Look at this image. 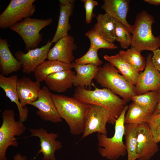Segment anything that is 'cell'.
I'll return each mask as SVG.
<instances>
[{
  "instance_id": "1f68e13d",
  "label": "cell",
  "mask_w": 160,
  "mask_h": 160,
  "mask_svg": "<svg viewBox=\"0 0 160 160\" xmlns=\"http://www.w3.org/2000/svg\"><path fill=\"white\" fill-rule=\"evenodd\" d=\"M97 51L90 45L87 52L81 57L76 59L74 62L79 65L92 64L98 67L103 62L98 57Z\"/></svg>"
},
{
  "instance_id": "52a82bcc",
  "label": "cell",
  "mask_w": 160,
  "mask_h": 160,
  "mask_svg": "<svg viewBox=\"0 0 160 160\" xmlns=\"http://www.w3.org/2000/svg\"><path fill=\"white\" fill-rule=\"evenodd\" d=\"M52 18L40 19L27 17L10 28V30L17 33L23 39L25 49L28 51L35 48L41 41L42 34L40 31L52 22Z\"/></svg>"
},
{
  "instance_id": "7402d4cb",
  "label": "cell",
  "mask_w": 160,
  "mask_h": 160,
  "mask_svg": "<svg viewBox=\"0 0 160 160\" xmlns=\"http://www.w3.org/2000/svg\"><path fill=\"white\" fill-rule=\"evenodd\" d=\"M72 64L76 73L73 85L76 87L90 88L92 81L94 79L99 67L92 64L79 65L74 62Z\"/></svg>"
},
{
  "instance_id": "5bb4252c",
  "label": "cell",
  "mask_w": 160,
  "mask_h": 160,
  "mask_svg": "<svg viewBox=\"0 0 160 160\" xmlns=\"http://www.w3.org/2000/svg\"><path fill=\"white\" fill-rule=\"evenodd\" d=\"M159 146L147 123L138 125L137 147V160H150L159 151Z\"/></svg>"
},
{
  "instance_id": "d6a6232c",
  "label": "cell",
  "mask_w": 160,
  "mask_h": 160,
  "mask_svg": "<svg viewBox=\"0 0 160 160\" xmlns=\"http://www.w3.org/2000/svg\"><path fill=\"white\" fill-rule=\"evenodd\" d=\"M155 141L160 142V113L152 115L147 123Z\"/></svg>"
},
{
  "instance_id": "277c9868",
  "label": "cell",
  "mask_w": 160,
  "mask_h": 160,
  "mask_svg": "<svg viewBox=\"0 0 160 160\" xmlns=\"http://www.w3.org/2000/svg\"><path fill=\"white\" fill-rule=\"evenodd\" d=\"M154 23L153 17L145 10L137 14L133 25L131 47L141 52L147 50L152 52L160 47V36L156 37L152 32Z\"/></svg>"
},
{
  "instance_id": "8fae6325",
  "label": "cell",
  "mask_w": 160,
  "mask_h": 160,
  "mask_svg": "<svg viewBox=\"0 0 160 160\" xmlns=\"http://www.w3.org/2000/svg\"><path fill=\"white\" fill-rule=\"evenodd\" d=\"M152 55L151 53L148 55L144 70L139 73L137 84L135 85L136 95L150 91H157L160 89V72L153 63Z\"/></svg>"
},
{
  "instance_id": "836d02e7",
  "label": "cell",
  "mask_w": 160,
  "mask_h": 160,
  "mask_svg": "<svg viewBox=\"0 0 160 160\" xmlns=\"http://www.w3.org/2000/svg\"><path fill=\"white\" fill-rule=\"evenodd\" d=\"M84 3L85 11V23L89 24L91 22L93 17L95 16L93 10L95 7L98 4V2L94 0H81Z\"/></svg>"
},
{
  "instance_id": "8992f818",
  "label": "cell",
  "mask_w": 160,
  "mask_h": 160,
  "mask_svg": "<svg viewBox=\"0 0 160 160\" xmlns=\"http://www.w3.org/2000/svg\"><path fill=\"white\" fill-rule=\"evenodd\" d=\"M14 111L5 109L2 113V122L0 127V160H7L6 154L10 146L17 147L18 142L15 137L23 134L26 130L23 122L15 118Z\"/></svg>"
},
{
  "instance_id": "4dcf8cb0",
  "label": "cell",
  "mask_w": 160,
  "mask_h": 160,
  "mask_svg": "<svg viewBox=\"0 0 160 160\" xmlns=\"http://www.w3.org/2000/svg\"><path fill=\"white\" fill-rule=\"evenodd\" d=\"M85 35L89 39L90 45L98 50L100 49H113L118 48L114 44L106 40L93 28L87 31Z\"/></svg>"
},
{
  "instance_id": "f546056e",
  "label": "cell",
  "mask_w": 160,
  "mask_h": 160,
  "mask_svg": "<svg viewBox=\"0 0 160 160\" xmlns=\"http://www.w3.org/2000/svg\"><path fill=\"white\" fill-rule=\"evenodd\" d=\"M114 35L115 40L118 42L121 48L127 49L131 46L132 36L127 27L121 22L115 19Z\"/></svg>"
},
{
  "instance_id": "44dd1931",
  "label": "cell",
  "mask_w": 160,
  "mask_h": 160,
  "mask_svg": "<svg viewBox=\"0 0 160 160\" xmlns=\"http://www.w3.org/2000/svg\"><path fill=\"white\" fill-rule=\"evenodd\" d=\"M8 41L0 39V72L1 74L7 76L20 70L22 66L20 62L12 55Z\"/></svg>"
},
{
  "instance_id": "8d00e7d4",
  "label": "cell",
  "mask_w": 160,
  "mask_h": 160,
  "mask_svg": "<svg viewBox=\"0 0 160 160\" xmlns=\"http://www.w3.org/2000/svg\"><path fill=\"white\" fill-rule=\"evenodd\" d=\"M12 160H27V158L25 156H22L19 153H16Z\"/></svg>"
},
{
  "instance_id": "7a4b0ae2",
  "label": "cell",
  "mask_w": 160,
  "mask_h": 160,
  "mask_svg": "<svg viewBox=\"0 0 160 160\" xmlns=\"http://www.w3.org/2000/svg\"><path fill=\"white\" fill-rule=\"evenodd\" d=\"M51 95L60 116L68 125L70 133L75 135L83 134L89 104L74 97L52 93Z\"/></svg>"
},
{
  "instance_id": "d6986e66",
  "label": "cell",
  "mask_w": 160,
  "mask_h": 160,
  "mask_svg": "<svg viewBox=\"0 0 160 160\" xmlns=\"http://www.w3.org/2000/svg\"><path fill=\"white\" fill-rule=\"evenodd\" d=\"M101 8L105 13L125 25L132 33L133 25L128 23L126 18L129 9L128 0H103Z\"/></svg>"
},
{
  "instance_id": "d590c367",
  "label": "cell",
  "mask_w": 160,
  "mask_h": 160,
  "mask_svg": "<svg viewBox=\"0 0 160 160\" xmlns=\"http://www.w3.org/2000/svg\"><path fill=\"white\" fill-rule=\"evenodd\" d=\"M156 91L158 95V100L155 110L152 115L160 113V89Z\"/></svg>"
},
{
  "instance_id": "e0dca14e",
  "label": "cell",
  "mask_w": 160,
  "mask_h": 160,
  "mask_svg": "<svg viewBox=\"0 0 160 160\" xmlns=\"http://www.w3.org/2000/svg\"><path fill=\"white\" fill-rule=\"evenodd\" d=\"M18 79L16 75L6 77L0 74V87L11 102L16 105L19 113V120L24 122L28 119V110L27 107L22 108L20 104L17 90V82Z\"/></svg>"
},
{
  "instance_id": "ffe728a7",
  "label": "cell",
  "mask_w": 160,
  "mask_h": 160,
  "mask_svg": "<svg viewBox=\"0 0 160 160\" xmlns=\"http://www.w3.org/2000/svg\"><path fill=\"white\" fill-rule=\"evenodd\" d=\"M76 74L72 69L64 70L50 74L44 81L49 90L63 92L72 87Z\"/></svg>"
},
{
  "instance_id": "74e56055",
  "label": "cell",
  "mask_w": 160,
  "mask_h": 160,
  "mask_svg": "<svg viewBox=\"0 0 160 160\" xmlns=\"http://www.w3.org/2000/svg\"><path fill=\"white\" fill-rule=\"evenodd\" d=\"M144 1L155 5L160 4V0H144Z\"/></svg>"
},
{
  "instance_id": "30bf717a",
  "label": "cell",
  "mask_w": 160,
  "mask_h": 160,
  "mask_svg": "<svg viewBox=\"0 0 160 160\" xmlns=\"http://www.w3.org/2000/svg\"><path fill=\"white\" fill-rule=\"evenodd\" d=\"M52 43L49 40L44 46L30 49L26 53L22 51L16 52L15 55L21 64L22 71L27 74L34 72L37 67L47 59L48 53Z\"/></svg>"
},
{
  "instance_id": "e575fe53",
  "label": "cell",
  "mask_w": 160,
  "mask_h": 160,
  "mask_svg": "<svg viewBox=\"0 0 160 160\" xmlns=\"http://www.w3.org/2000/svg\"><path fill=\"white\" fill-rule=\"evenodd\" d=\"M153 52V63L156 69L160 71V49L158 48Z\"/></svg>"
},
{
  "instance_id": "2e32d148",
  "label": "cell",
  "mask_w": 160,
  "mask_h": 160,
  "mask_svg": "<svg viewBox=\"0 0 160 160\" xmlns=\"http://www.w3.org/2000/svg\"><path fill=\"white\" fill-rule=\"evenodd\" d=\"M40 82L32 81L24 76L17 82V90L21 106L23 108L35 101L38 99L41 89Z\"/></svg>"
},
{
  "instance_id": "83f0119b",
  "label": "cell",
  "mask_w": 160,
  "mask_h": 160,
  "mask_svg": "<svg viewBox=\"0 0 160 160\" xmlns=\"http://www.w3.org/2000/svg\"><path fill=\"white\" fill-rule=\"evenodd\" d=\"M141 52L135 48L131 47L126 51L120 50L119 53L126 62L139 73L145 69L146 63L145 58L141 55Z\"/></svg>"
},
{
  "instance_id": "cb8c5ba5",
  "label": "cell",
  "mask_w": 160,
  "mask_h": 160,
  "mask_svg": "<svg viewBox=\"0 0 160 160\" xmlns=\"http://www.w3.org/2000/svg\"><path fill=\"white\" fill-rule=\"evenodd\" d=\"M73 68L72 63L67 64L57 61L45 60L38 66L34 72L36 81L40 82L44 81L50 74L56 72Z\"/></svg>"
},
{
  "instance_id": "4316f807",
  "label": "cell",
  "mask_w": 160,
  "mask_h": 160,
  "mask_svg": "<svg viewBox=\"0 0 160 160\" xmlns=\"http://www.w3.org/2000/svg\"><path fill=\"white\" fill-rule=\"evenodd\" d=\"M151 116L145 110L134 102L128 106L124 118V123L140 125L147 123Z\"/></svg>"
},
{
  "instance_id": "4fadbf2b",
  "label": "cell",
  "mask_w": 160,
  "mask_h": 160,
  "mask_svg": "<svg viewBox=\"0 0 160 160\" xmlns=\"http://www.w3.org/2000/svg\"><path fill=\"white\" fill-rule=\"evenodd\" d=\"M29 130L31 133L30 137L36 136L39 139L40 149L37 151V154L42 153L43 160H57L55 153L62 148L61 142L56 140L58 135L53 132L48 133L42 127L29 129Z\"/></svg>"
},
{
  "instance_id": "6da1fadb",
  "label": "cell",
  "mask_w": 160,
  "mask_h": 160,
  "mask_svg": "<svg viewBox=\"0 0 160 160\" xmlns=\"http://www.w3.org/2000/svg\"><path fill=\"white\" fill-rule=\"evenodd\" d=\"M93 84L95 88L93 90L76 87L73 97L86 104L96 105L103 108L110 115L109 123L115 124L116 120L127 105V103L109 89L104 88H98Z\"/></svg>"
},
{
  "instance_id": "f1b7e54d",
  "label": "cell",
  "mask_w": 160,
  "mask_h": 160,
  "mask_svg": "<svg viewBox=\"0 0 160 160\" xmlns=\"http://www.w3.org/2000/svg\"><path fill=\"white\" fill-rule=\"evenodd\" d=\"M131 100L152 116L158 102V95L156 91H150L141 95H135L132 97Z\"/></svg>"
},
{
  "instance_id": "484cf974",
  "label": "cell",
  "mask_w": 160,
  "mask_h": 160,
  "mask_svg": "<svg viewBox=\"0 0 160 160\" xmlns=\"http://www.w3.org/2000/svg\"><path fill=\"white\" fill-rule=\"evenodd\" d=\"M138 125L126 124L124 137L126 140L127 160L137 159V147Z\"/></svg>"
},
{
  "instance_id": "9c48e42d",
  "label": "cell",
  "mask_w": 160,
  "mask_h": 160,
  "mask_svg": "<svg viewBox=\"0 0 160 160\" xmlns=\"http://www.w3.org/2000/svg\"><path fill=\"white\" fill-rule=\"evenodd\" d=\"M110 117L103 108L95 105H90L85 118L84 129L81 139L95 132L107 135V123H110Z\"/></svg>"
},
{
  "instance_id": "5b68a950",
  "label": "cell",
  "mask_w": 160,
  "mask_h": 160,
  "mask_svg": "<svg viewBox=\"0 0 160 160\" xmlns=\"http://www.w3.org/2000/svg\"><path fill=\"white\" fill-rule=\"evenodd\" d=\"M128 106L127 105L116 120L113 136L108 137L107 135L97 133L98 151L103 157L109 160H116L127 154L125 145L123 141L124 133V118Z\"/></svg>"
},
{
  "instance_id": "ac0fdd59",
  "label": "cell",
  "mask_w": 160,
  "mask_h": 160,
  "mask_svg": "<svg viewBox=\"0 0 160 160\" xmlns=\"http://www.w3.org/2000/svg\"><path fill=\"white\" fill-rule=\"evenodd\" d=\"M60 10L57 28L51 41L56 43L60 39L67 36L71 26L69 19L72 15L75 1L74 0H59Z\"/></svg>"
},
{
  "instance_id": "7c38bea8",
  "label": "cell",
  "mask_w": 160,
  "mask_h": 160,
  "mask_svg": "<svg viewBox=\"0 0 160 160\" xmlns=\"http://www.w3.org/2000/svg\"><path fill=\"white\" fill-rule=\"evenodd\" d=\"M51 93L47 86H43L41 89L37 100L31 103L29 105L38 109L36 113L42 120L54 123L61 122L62 118L57 112Z\"/></svg>"
},
{
  "instance_id": "3957f363",
  "label": "cell",
  "mask_w": 160,
  "mask_h": 160,
  "mask_svg": "<svg viewBox=\"0 0 160 160\" xmlns=\"http://www.w3.org/2000/svg\"><path fill=\"white\" fill-rule=\"evenodd\" d=\"M113 65L109 62L99 67L94 79L104 88L121 96L127 103L136 95L135 86L128 81Z\"/></svg>"
},
{
  "instance_id": "ba28073f",
  "label": "cell",
  "mask_w": 160,
  "mask_h": 160,
  "mask_svg": "<svg viewBox=\"0 0 160 160\" xmlns=\"http://www.w3.org/2000/svg\"><path fill=\"white\" fill-rule=\"evenodd\" d=\"M35 0H11L0 15V28H10L35 12Z\"/></svg>"
},
{
  "instance_id": "d4e9b609",
  "label": "cell",
  "mask_w": 160,
  "mask_h": 160,
  "mask_svg": "<svg viewBox=\"0 0 160 160\" xmlns=\"http://www.w3.org/2000/svg\"><path fill=\"white\" fill-rule=\"evenodd\" d=\"M97 22L93 28L108 41H115L114 35L115 19L109 14L99 13L96 17Z\"/></svg>"
},
{
  "instance_id": "9a60e30c",
  "label": "cell",
  "mask_w": 160,
  "mask_h": 160,
  "mask_svg": "<svg viewBox=\"0 0 160 160\" xmlns=\"http://www.w3.org/2000/svg\"><path fill=\"white\" fill-rule=\"evenodd\" d=\"M77 48L73 37L69 35L58 40L49 49L47 59L67 64L72 63L75 59L73 52Z\"/></svg>"
},
{
  "instance_id": "603a6c76",
  "label": "cell",
  "mask_w": 160,
  "mask_h": 160,
  "mask_svg": "<svg viewBox=\"0 0 160 160\" xmlns=\"http://www.w3.org/2000/svg\"><path fill=\"white\" fill-rule=\"evenodd\" d=\"M103 57L115 67L128 81L134 86L136 85L140 73L126 62L119 53L113 55H105Z\"/></svg>"
}]
</instances>
